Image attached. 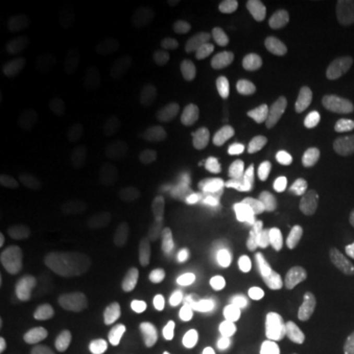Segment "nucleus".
Masks as SVG:
<instances>
[{
	"instance_id": "6e6552de",
	"label": "nucleus",
	"mask_w": 354,
	"mask_h": 354,
	"mask_svg": "<svg viewBox=\"0 0 354 354\" xmlns=\"http://www.w3.org/2000/svg\"><path fill=\"white\" fill-rule=\"evenodd\" d=\"M82 64V50L68 37H45L26 45L19 61V74L26 84L50 87L74 74Z\"/></svg>"
},
{
	"instance_id": "4468645a",
	"label": "nucleus",
	"mask_w": 354,
	"mask_h": 354,
	"mask_svg": "<svg viewBox=\"0 0 354 354\" xmlns=\"http://www.w3.org/2000/svg\"><path fill=\"white\" fill-rule=\"evenodd\" d=\"M349 58H352V66H354V39H352V45H349Z\"/></svg>"
},
{
	"instance_id": "f03ea898",
	"label": "nucleus",
	"mask_w": 354,
	"mask_h": 354,
	"mask_svg": "<svg viewBox=\"0 0 354 354\" xmlns=\"http://www.w3.org/2000/svg\"><path fill=\"white\" fill-rule=\"evenodd\" d=\"M270 205L266 187L252 174H241L228 184L221 205V228L231 241L250 244L268 231Z\"/></svg>"
},
{
	"instance_id": "20e7f679",
	"label": "nucleus",
	"mask_w": 354,
	"mask_h": 354,
	"mask_svg": "<svg viewBox=\"0 0 354 354\" xmlns=\"http://www.w3.org/2000/svg\"><path fill=\"white\" fill-rule=\"evenodd\" d=\"M100 326V299L89 289H66L45 317V330L64 349H82Z\"/></svg>"
},
{
	"instance_id": "7ed1b4c3",
	"label": "nucleus",
	"mask_w": 354,
	"mask_h": 354,
	"mask_svg": "<svg viewBox=\"0 0 354 354\" xmlns=\"http://www.w3.org/2000/svg\"><path fill=\"white\" fill-rule=\"evenodd\" d=\"M215 163L213 134L205 127H192L178 137L171 163H168V187L174 197L189 203L205 189Z\"/></svg>"
},
{
	"instance_id": "ddd939ff",
	"label": "nucleus",
	"mask_w": 354,
	"mask_h": 354,
	"mask_svg": "<svg viewBox=\"0 0 354 354\" xmlns=\"http://www.w3.org/2000/svg\"><path fill=\"white\" fill-rule=\"evenodd\" d=\"M178 354H223V339L215 326H200L181 342Z\"/></svg>"
},
{
	"instance_id": "1a4fd4ad",
	"label": "nucleus",
	"mask_w": 354,
	"mask_h": 354,
	"mask_svg": "<svg viewBox=\"0 0 354 354\" xmlns=\"http://www.w3.org/2000/svg\"><path fill=\"white\" fill-rule=\"evenodd\" d=\"M76 113L79 102L71 95H50L19 111V115L13 118V134L26 147H42L58 140L74 124Z\"/></svg>"
},
{
	"instance_id": "39448f33",
	"label": "nucleus",
	"mask_w": 354,
	"mask_h": 354,
	"mask_svg": "<svg viewBox=\"0 0 354 354\" xmlns=\"http://www.w3.org/2000/svg\"><path fill=\"white\" fill-rule=\"evenodd\" d=\"M68 155L66 152H42L24 163H19L6 176V194L19 207H37L53 192L61 187L68 174Z\"/></svg>"
},
{
	"instance_id": "9d476101",
	"label": "nucleus",
	"mask_w": 354,
	"mask_h": 354,
	"mask_svg": "<svg viewBox=\"0 0 354 354\" xmlns=\"http://www.w3.org/2000/svg\"><path fill=\"white\" fill-rule=\"evenodd\" d=\"M203 37L187 16L168 19L155 35V61L168 76H187L200 61Z\"/></svg>"
},
{
	"instance_id": "f257e3e1",
	"label": "nucleus",
	"mask_w": 354,
	"mask_h": 354,
	"mask_svg": "<svg viewBox=\"0 0 354 354\" xmlns=\"http://www.w3.org/2000/svg\"><path fill=\"white\" fill-rule=\"evenodd\" d=\"M352 176V152L333 145L315 152L307 163L299 168V174L291 184L294 205L304 213H315L346 187Z\"/></svg>"
},
{
	"instance_id": "0eeeda50",
	"label": "nucleus",
	"mask_w": 354,
	"mask_h": 354,
	"mask_svg": "<svg viewBox=\"0 0 354 354\" xmlns=\"http://www.w3.org/2000/svg\"><path fill=\"white\" fill-rule=\"evenodd\" d=\"M320 127V113L302 97L273 105L254 121V140L266 147H291L310 140Z\"/></svg>"
},
{
	"instance_id": "f8f14e48",
	"label": "nucleus",
	"mask_w": 354,
	"mask_h": 354,
	"mask_svg": "<svg viewBox=\"0 0 354 354\" xmlns=\"http://www.w3.org/2000/svg\"><path fill=\"white\" fill-rule=\"evenodd\" d=\"M323 333L320 317L310 307H299L276 328L273 354H313L323 342Z\"/></svg>"
},
{
	"instance_id": "9b49d317",
	"label": "nucleus",
	"mask_w": 354,
	"mask_h": 354,
	"mask_svg": "<svg viewBox=\"0 0 354 354\" xmlns=\"http://www.w3.org/2000/svg\"><path fill=\"white\" fill-rule=\"evenodd\" d=\"M129 283L145 307L168 313L176 302V281L171 268L160 260H140L129 270Z\"/></svg>"
},
{
	"instance_id": "423d86ee",
	"label": "nucleus",
	"mask_w": 354,
	"mask_h": 354,
	"mask_svg": "<svg viewBox=\"0 0 354 354\" xmlns=\"http://www.w3.org/2000/svg\"><path fill=\"white\" fill-rule=\"evenodd\" d=\"M150 152L134 140H115L105 145L92 163V178L108 194H124L137 187L150 171Z\"/></svg>"
}]
</instances>
